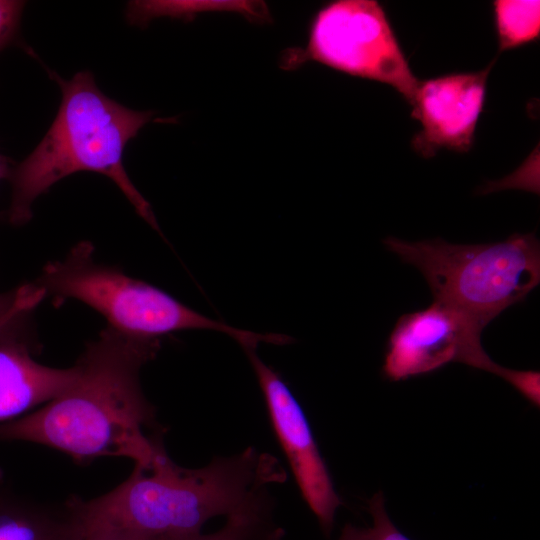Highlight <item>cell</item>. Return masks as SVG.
I'll use <instances>...</instances> for the list:
<instances>
[{
  "label": "cell",
  "instance_id": "6da1fadb",
  "mask_svg": "<svg viewBox=\"0 0 540 540\" xmlns=\"http://www.w3.org/2000/svg\"><path fill=\"white\" fill-rule=\"evenodd\" d=\"M159 349V339L135 338L107 326L74 364L72 383L37 409L0 424V440L44 445L77 461L124 457L150 465L163 445L146 434L155 412L142 391L140 372Z\"/></svg>",
  "mask_w": 540,
  "mask_h": 540
},
{
  "label": "cell",
  "instance_id": "7a4b0ae2",
  "mask_svg": "<svg viewBox=\"0 0 540 540\" xmlns=\"http://www.w3.org/2000/svg\"><path fill=\"white\" fill-rule=\"evenodd\" d=\"M282 480L277 460L252 447L187 469L162 446L150 465H135L109 492L90 500L73 496L69 502L80 534L125 530L177 537L201 532L209 519L239 511L265 496L268 484Z\"/></svg>",
  "mask_w": 540,
  "mask_h": 540
},
{
  "label": "cell",
  "instance_id": "3957f363",
  "mask_svg": "<svg viewBox=\"0 0 540 540\" xmlns=\"http://www.w3.org/2000/svg\"><path fill=\"white\" fill-rule=\"evenodd\" d=\"M54 78L62 92L61 104L41 142L12 167L8 222L26 224L40 195L73 173L89 171L109 177L138 215L160 231L150 204L123 164L127 143L152 120L154 112L132 110L107 97L89 71H80L70 80Z\"/></svg>",
  "mask_w": 540,
  "mask_h": 540
},
{
  "label": "cell",
  "instance_id": "277c9868",
  "mask_svg": "<svg viewBox=\"0 0 540 540\" xmlns=\"http://www.w3.org/2000/svg\"><path fill=\"white\" fill-rule=\"evenodd\" d=\"M35 282L46 298L80 301L101 314L108 327L135 338L214 330L233 338L243 350L279 341L275 333H255L211 319L158 287L96 262L93 245L87 241L76 244L63 259L47 263Z\"/></svg>",
  "mask_w": 540,
  "mask_h": 540
},
{
  "label": "cell",
  "instance_id": "5b68a950",
  "mask_svg": "<svg viewBox=\"0 0 540 540\" xmlns=\"http://www.w3.org/2000/svg\"><path fill=\"white\" fill-rule=\"evenodd\" d=\"M384 245L423 274L434 300L484 328L509 306L523 301L540 282V244L534 233L486 244L388 237Z\"/></svg>",
  "mask_w": 540,
  "mask_h": 540
},
{
  "label": "cell",
  "instance_id": "8992f818",
  "mask_svg": "<svg viewBox=\"0 0 540 540\" xmlns=\"http://www.w3.org/2000/svg\"><path fill=\"white\" fill-rule=\"evenodd\" d=\"M315 61L345 74L393 87L410 104L413 74L382 6L374 0H337L313 16L303 47L286 49L284 70Z\"/></svg>",
  "mask_w": 540,
  "mask_h": 540
},
{
  "label": "cell",
  "instance_id": "52a82bcc",
  "mask_svg": "<svg viewBox=\"0 0 540 540\" xmlns=\"http://www.w3.org/2000/svg\"><path fill=\"white\" fill-rule=\"evenodd\" d=\"M484 327L440 301L400 316L386 345L382 371L393 382L459 362L493 373L515 386L521 371L495 363L481 344Z\"/></svg>",
  "mask_w": 540,
  "mask_h": 540
},
{
  "label": "cell",
  "instance_id": "ba28073f",
  "mask_svg": "<svg viewBox=\"0 0 540 540\" xmlns=\"http://www.w3.org/2000/svg\"><path fill=\"white\" fill-rule=\"evenodd\" d=\"M263 393L269 418L287 457L301 494L329 535L342 501L320 454L306 416L278 372L267 365L256 349L244 350Z\"/></svg>",
  "mask_w": 540,
  "mask_h": 540
},
{
  "label": "cell",
  "instance_id": "9c48e42d",
  "mask_svg": "<svg viewBox=\"0 0 540 540\" xmlns=\"http://www.w3.org/2000/svg\"><path fill=\"white\" fill-rule=\"evenodd\" d=\"M493 64L419 81L410 103L412 117L422 126L412 140L418 153L431 157L443 148L466 152L472 147Z\"/></svg>",
  "mask_w": 540,
  "mask_h": 540
},
{
  "label": "cell",
  "instance_id": "30bf717a",
  "mask_svg": "<svg viewBox=\"0 0 540 540\" xmlns=\"http://www.w3.org/2000/svg\"><path fill=\"white\" fill-rule=\"evenodd\" d=\"M30 333L0 338V424L19 418L63 392L75 366L55 368L34 358Z\"/></svg>",
  "mask_w": 540,
  "mask_h": 540
},
{
  "label": "cell",
  "instance_id": "8fae6325",
  "mask_svg": "<svg viewBox=\"0 0 540 540\" xmlns=\"http://www.w3.org/2000/svg\"><path fill=\"white\" fill-rule=\"evenodd\" d=\"M69 499L52 505L5 489L0 494V540H78Z\"/></svg>",
  "mask_w": 540,
  "mask_h": 540
},
{
  "label": "cell",
  "instance_id": "7c38bea8",
  "mask_svg": "<svg viewBox=\"0 0 540 540\" xmlns=\"http://www.w3.org/2000/svg\"><path fill=\"white\" fill-rule=\"evenodd\" d=\"M207 12L238 13L254 22L271 20L269 10L261 1H130L127 4L126 20L135 26H146L159 17L192 20L197 15Z\"/></svg>",
  "mask_w": 540,
  "mask_h": 540
},
{
  "label": "cell",
  "instance_id": "4fadbf2b",
  "mask_svg": "<svg viewBox=\"0 0 540 540\" xmlns=\"http://www.w3.org/2000/svg\"><path fill=\"white\" fill-rule=\"evenodd\" d=\"M267 495L227 516L226 524L211 534L194 533L165 540H280V529L272 526Z\"/></svg>",
  "mask_w": 540,
  "mask_h": 540
},
{
  "label": "cell",
  "instance_id": "5bb4252c",
  "mask_svg": "<svg viewBox=\"0 0 540 540\" xmlns=\"http://www.w3.org/2000/svg\"><path fill=\"white\" fill-rule=\"evenodd\" d=\"M494 17L499 51L519 47L539 37V1L497 0Z\"/></svg>",
  "mask_w": 540,
  "mask_h": 540
},
{
  "label": "cell",
  "instance_id": "9a60e30c",
  "mask_svg": "<svg viewBox=\"0 0 540 540\" xmlns=\"http://www.w3.org/2000/svg\"><path fill=\"white\" fill-rule=\"evenodd\" d=\"M45 298L35 281L0 292V338L30 333L31 315Z\"/></svg>",
  "mask_w": 540,
  "mask_h": 540
},
{
  "label": "cell",
  "instance_id": "2e32d148",
  "mask_svg": "<svg viewBox=\"0 0 540 540\" xmlns=\"http://www.w3.org/2000/svg\"><path fill=\"white\" fill-rule=\"evenodd\" d=\"M368 510L372 516V527L368 528L367 540H410L391 521L384 504V496L376 493L368 501Z\"/></svg>",
  "mask_w": 540,
  "mask_h": 540
},
{
  "label": "cell",
  "instance_id": "e0dca14e",
  "mask_svg": "<svg viewBox=\"0 0 540 540\" xmlns=\"http://www.w3.org/2000/svg\"><path fill=\"white\" fill-rule=\"evenodd\" d=\"M24 7V1L0 0V52L15 41Z\"/></svg>",
  "mask_w": 540,
  "mask_h": 540
},
{
  "label": "cell",
  "instance_id": "ac0fdd59",
  "mask_svg": "<svg viewBox=\"0 0 540 540\" xmlns=\"http://www.w3.org/2000/svg\"><path fill=\"white\" fill-rule=\"evenodd\" d=\"M125 530H101L80 534L78 540H165Z\"/></svg>",
  "mask_w": 540,
  "mask_h": 540
},
{
  "label": "cell",
  "instance_id": "d6986e66",
  "mask_svg": "<svg viewBox=\"0 0 540 540\" xmlns=\"http://www.w3.org/2000/svg\"><path fill=\"white\" fill-rule=\"evenodd\" d=\"M368 528H360L352 524H346L338 540H367Z\"/></svg>",
  "mask_w": 540,
  "mask_h": 540
},
{
  "label": "cell",
  "instance_id": "ffe728a7",
  "mask_svg": "<svg viewBox=\"0 0 540 540\" xmlns=\"http://www.w3.org/2000/svg\"><path fill=\"white\" fill-rule=\"evenodd\" d=\"M12 167L10 160L0 154V180L9 178Z\"/></svg>",
  "mask_w": 540,
  "mask_h": 540
},
{
  "label": "cell",
  "instance_id": "44dd1931",
  "mask_svg": "<svg viewBox=\"0 0 540 540\" xmlns=\"http://www.w3.org/2000/svg\"><path fill=\"white\" fill-rule=\"evenodd\" d=\"M6 489L5 485H4V476H3V472L2 470L0 469V494Z\"/></svg>",
  "mask_w": 540,
  "mask_h": 540
}]
</instances>
